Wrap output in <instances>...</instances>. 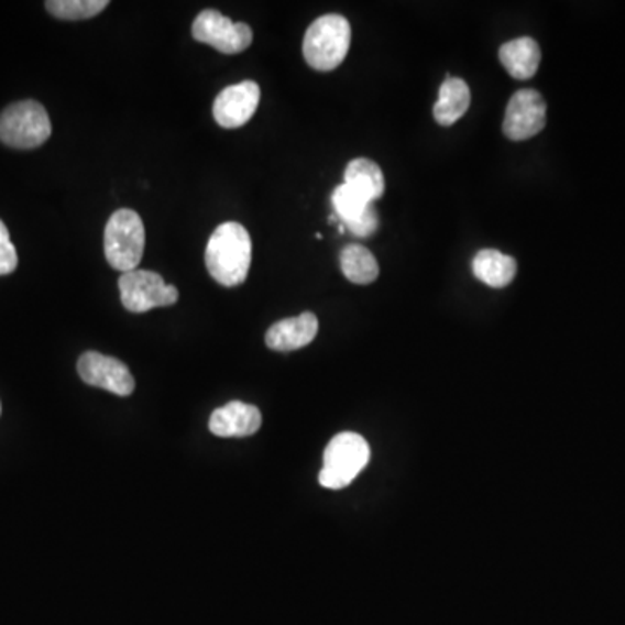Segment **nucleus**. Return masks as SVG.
<instances>
[{
  "instance_id": "obj_1",
  "label": "nucleus",
  "mask_w": 625,
  "mask_h": 625,
  "mask_svg": "<svg viewBox=\"0 0 625 625\" xmlns=\"http://www.w3.org/2000/svg\"><path fill=\"white\" fill-rule=\"evenodd\" d=\"M252 263L251 234L240 222H222L210 234L206 249L209 275L224 287H237L248 278Z\"/></svg>"
},
{
  "instance_id": "obj_2",
  "label": "nucleus",
  "mask_w": 625,
  "mask_h": 625,
  "mask_svg": "<svg viewBox=\"0 0 625 625\" xmlns=\"http://www.w3.org/2000/svg\"><path fill=\"white\" fill-rule=\"evenodd\" d=\"M350 21L341 14H327L312 21L303 41L306 63L318 72H332L350 51Z\"/></svg>"
},
{
  "instance_id": "obj_3",
  "label": "nucleus",
  "mask_w": 625,
  "mask_h": 625,
  "mask_svg": "<svg viewBox=\"0 0 625 625\" xmlns=\"http://www.w3.org/2000/svg\"><path fill=\"white\" fill-rule=\"evenodd\" d=\"M144 234L143 219L131 209H120L110 216L105 230V255L108 264L117 272L129 273L138 270L143 260Z\"/></svg>"
},
{
  "instance_id": "obj_4",
  "label": "nucleus",
  "mask_w": 625,
  "mask_h": 625,
  "mask_svg": "<svg viewBox=\"0 0 625 625\" xmlns=\"http://www.w3.org/2000/svg\"><path fill=\"white\" fill-rule=\"evenodd\" d=\"M371 459L369 443L357 432H341L327 445L324 468L318 474L321 486L341 490L353 483Z\"/></svg>"
},
{
  "instance_id": "obj_5",
  "label": "nucleus",
  "mask_w": 625,
  "mask_h": 625,
  "mask_svg": "<svg viewBox=\"0 0 625 625\" xmlns=\"http://www.w3.org/2000/svg\"><path fill=\"white\" fill-rule=\"evenodd\" d=\"M53 132L46 108L26 99L9 105L0 113V141L11 149L33 150L46 143Z\"/></svg>"
},
{
  "instance_id": "obj_6",
  "label": "nucleus",
  "mask_w": 625,
  "mask_h": 625,
  "mask_svg": "<svg viewBox=\"0 0 625 625\" xmlns=\"http://www.w3.org/2000/svg\"><path fill=\"white\" fill-rule=\"evenodd\" d=\"M120 299L131 312H146L153 308L176 305L179 293L174 285L165 284L158 273L134 270L119 278Z\"/></svg>"
},
{
  "instance_id": "obj_7",
  "label": "nucleus",
  "mask_w": 625,
  "mask_h": 625,
  "mask_svg": "<svg viewBox=\"0 0 625 625\" xmlns=\"http://www.w3.org/2000/svg\"><path fill=\"white\" fill-rule=\"evenodd\" d=\"M191 33L195 41L215 47L222 54L243 53L252 44V29L248 23H234L215 9L198 14Z\"/></svg>"
},
{
  "instance_id": "obj_8",
  "label": "nucleus",
  "mask_w": 625,
  "mask_h": 625,
  "mask_svg": "<svg viewBox=\"0 0 625 625\" xmlns=\"http://www.w3.org/2000/svg\"><path fill=\"white\" fill-rule=\"evenodd\" d=\"M77 372L84 383L110 391L117 396H129L136 387L125 363L98 351L84 353L78 359Z\"/></svg>"
},
{
  "instance_id": "obj_9",
  "label": "nucleus",
  "mask_w": 625,
  "mask_h": 625,
  "mask_svg": "<svg viewBox=\"0 0 625 625\" xmlns=\"http://www.w3.org/2000/svg\"><path fill=\"white\" fill-rule=\"evenodd\" d=\"M546 101L535 89H522L509 99L504 119V134L513 141L537 136L546 128Z\"/></svg>"
},
{
  "instance_id": "obj_10",
  "label": "nucleus",
  "mask_w": 625,
  "mask_h": 625,
  "mask_svg": "<svg viewBox=\"0 0 625 625\" xmlns=\"http://www.w3.org/2000/svg\"><path fill=\"white\" fill-rule=\"evenodd\" d=\"M261 89L254 80H243L219 92L212 113L224 129H239L248 124L260 107Z\"/></svg>"
},
{
  "instance_id": "obj_11",
  "label": "nucleus",
  "mask_w": 625,
  "mask_h": 625,
  "mask_svg": "<svg viewBox=\"0 0 625 625\" xmlns=\"http://www.w3.org/2000/svg\"><path fill=\"white\" fill-rule=\"evenodd\" d=\"M261 423L263 417L260 408L234 399L215 410L210 416L209 429L216 437L245 438L252 437L261 428Z\"/></svg>"
},
{
  "instance_id": "obj_12",
  "label": "nucleus",
  "mask_w": 625,
  "mask_h": 625,
  "mask_svg": "<svg viewBox=\"0 0 625 625\" xmlns=\"http://www.w3.org/2000/svg\"><path fill=\"white\" fill-rule=\"evenodd\" d=\"M318 318L306 311L296 318L276 321L266 332V346L273 351H296L317 338Z\"/></svg>"
},
{
  "instance_id": "obj_13",
  "label": "nucleus",
  "mask_w": 625,
  "mask_h": 625,
  "mask_svg": "<svg viewBox=\"0 0 625 625\" xmlns=\"http://www.w3.org/2000/svg\"><path fill=\"white\" fill-rule=\"evenodd\" d=\"M498 58H501L502 65L511 77L527 80L539 70L542 54H540L539 44L534 39L519 37L506 42L498 50Z\"/></svg>"
},
{
  "instance_id": "obj_14",
  "label": "nucleus",
  "mask_w": 625,
  "mask_h": 625,
  "mask_svg": "<svg viewBox=\"0 0 625 625\" xmlns=\"http://www.w3.org/2000/svg\"><path fill=\"white\" fill-rule=\"evenodd\" d=\"M516 270H518V264L515 257L502 254L494 249L478 252L473 260L474 276L489 287H507L511 282L515 281Z\"/></svg>"
},
{
  "instance_id": "obj_15",
  "label": "nucleus",
  "mask_w": 625,
  "mask_h": 625,
  "mask_svg": "<svg viewBox=\"0 0 625 625\" xmlns=\"http://www.w3.org/2000/svg\"><path fill=\"white\" fill-rule=\"evenodd\" d=\"M471 105V91L462 78L449 77L441 84L440 98L435 105V119L438 124L452 125L464 117Z\"/></svg>"
},
{
  "instance_id": "obj_16",
  "label": "nucleus",
  "mask_w": 625,
  "mask_h": 625,
  "mask_svg": "<svg viewBox=\"0 0 625 625\" xmlns=\"http://www.w3.org/2000/svg\"><path fill=\"white\" fill-rule=\"evenodd\" d=\"M344 183L357 189L360 195L375 202L384 194L383 171L375 162L369 158H354L348 164L344 173Z\"/></svg>"
},
{
  "instance_id": "obj_17",
  "label": "nucleus",
  "mask_w": 625,
  "mask_h": 625,
  "mask_svg": "<svg viewBox=\"0 0 625 625\" xmlns=\"http://www.w3.org/2000/svg\"><path fill=\"white\" fill-rule=\"evenodd\" d=\"M342 275L357 285H369L377 281L379 264L369 249L351 243L346 245L339 255Z\"/></svg>"
},
{
  "instance_id": "obj_18",
  "label": "nucleus",
  "mask_w": 625,
  "mask_h": 625,
  "mask_svg": "<svg viewBox=\"0 0 625 625\" xmlns=\"http://www.w3.org/2000/svg\"><path fill=\"white\" fill-rule=\"evenodd\" d=\"M372 204L374 202L366 200L363 195H360L357 189L351 188L346 183L333 189V210H336V216L344 228L350 227L354 221H359Z\"/></svg>"
},
{
  "instance_id": "obj_19",
  "label": "nucleus",
  "mask_w": 625,
  "mask_h": 625,
  "mask_svg": "<svg viewBox=\"0 0 625 625\" xmlns=\"http://www.w3.org/2000/svg\"><path fill=\"white\" fill-rule=\"evenodd\" d=\"M46 8L59 20H89L96 14L103 13L108 8V0H50L46 2Z\"/></svg>"
},
{
  "instance_id": "obj_20",
  "label": "nucleus",
  "mask_w": 625,
  "mask_h": 625,
  "mask_svg": "<svg viewBox=\"0 0 625 625\" xmlns=\"http://www.w3.org/2000/svg\"><path fill=\"white\" fill-rule=\"evenodd\" d=\"M18 266V252L14 249L9 230L0 221V276L11 275Z\"/></svg>"
},
{
  "instance_id": "obj_21",
  "label": "nucleus",
  "mask_w": 625,
  "mask_h": 625,
  "mask_svg": "<svg viewBox=\"0 0 625 625\" xmlns=\"http://www.w3.org/2000/svg\"><path fill=\"white\" fill-rule=\"evenodd\" d=\"M346 228H348V230H350L351 233L354 234V237H362V239H365V237H371L372 233H375L379 228V216L377 210H375L374 204H372V206L365 210V215H363L362 218L359 219V221H354L353 224H350V227Z\"/></svg>"
},
{
  "instance_id": "obj_22",
  "label": "nucleus",
  "mask_w": 625,
  "mask_h": 625,
  "mask_svg": "<svg viewBox=\"0 0 625 625\" xmlns=\"http://www.w3.org/2000/svg\"><path fill=\"white\" fill-rule=\"evenodd\" d=\"M0 410H2V407H0Z\"/></svg>"
}]
</instances>
